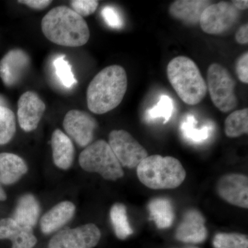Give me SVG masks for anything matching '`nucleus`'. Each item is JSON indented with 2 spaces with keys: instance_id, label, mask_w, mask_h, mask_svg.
<instances>
[{
  "instance_id": "1",
  "label": "nucleus",
  "mask_w": 248,
  "mask_h": 248,
  "mask_svg": "<svg viewBox=\"0 0 248 248\" xmlns=\"http://www.w3.org/2000/svg\"><path fill=\"white\" fill-rule=\"evenodd\" d=\"M127 89L128 77L123 67H106L90 82L86 93L88 108L97 115L107 113L120 105Z\"/></svg>"
},
{
  "instance_id": "2",
  "label": "nucleus",
  "mask_w": 248,
  "mask_h": 248,
  "mask_svg": "<svg viewBox=\"0 0 248 248\" xmlns=\"http://www.w3.org/2000/svg\"><path fill=\"white\" fill-rule=\"evenodd\" d=\"M41 28L49 41L62 46H82L90 39L86 20L67 6L50 10L42 19Z\"/></svg>"
},
{
  "instance_id": "3",
  "label": "nucleus",
  "mask_w": 248,
  "mask_h": 248,
  "mask_svg": "<svg viewBox=\"0 0 248 248\" xmlns=\"http://www.w3.org/2000/svg\"><path fill=\"white\" fill-rule=\"evenodd\" d=\"M167 77L178 96L188 105L200 104L206 95V81L195 62L187 57L173 58L168 64Z\"/></svg>"
},
{
  "instance_id": "4",
  "label": "nucleus",
  "mask_w": 248,
  "mask_h": 248,
  "mask_svg": "<svg viewBox=\"0 0 248 248\" xmlns=\"http://www.w3.org/2000/svg\"><path fill=\"white\" fill-rule=\"evenodd\" d=\"M136 169L140 182L153 190L176 188L182 185L186 177L182 163L170 156H148Z\"/></svg>"
},
{
  "instance_id": "5",
  "label": "nucleus",
  "mask_w": 248,
  "mask_h": 248,
  "mask_svg": "<svg viewBox=\"0 0 248 248\" xmlns=\"http://www.w3.org/2000/svg\"><path fill=\"white\" fill-rule=\"evenodd\" d=\"M79 163L84 170L97 173L106 180L116 181L124 175L122 165L105 140H97L86 147L79 155Z\"/></svg>"
},
{
  "instance_id": "6",
  "label": "nucleus",
  "mask_w": 248,
  "mask_h": 248,
  "mask_svg": "<svg viewBox=\"0 0 248 248\" xmlns=\"http://www.w3.org/2000/svg\"><path fill=\"white\" fill-rule=\"evenodd\" d=\"M206 84L212 102L221 112L226 113L237 107L236 81L226 68L219 63H212L207 72Z\"/></svg>"
},
{
  "instance_id": "7",
  "label": "nucleus",
  "mask_w": 248,
  "mask_h": 248,
  "mask_svg": "<svg viewBox=\"0 0 248 248\" xmlns=\"http://www.w3.org/2000/svg\"><path fill=\"white\" fill-rule=\"evenodd\" d=\"M240 16V11L232 2L213 3L202 13L201 28L205 33L221 35L234 27L239 20Z\"/></svg>"
},
{
  "instance_id": "8",
  "label": "nucleus",
  "mask_w": 248,
  "mask_h": 248,
  "mask_svg": "<svg viewBox=\"0 0 248 248\" xmlns=\"http://www.w3.org/2000/svg\"><path fill=\"white\" fill-rule=\"evenodd\" d=\"M108 143L122 166L128 169H137L148 156L144 147L124 130L111 131Z\"/></svg>"
},
{
  "instance_id": "9",
  "label": "nucleus",
  "mask_w": 248,
  "mask_h": 248,
  "mask_svg": "<svg viewBox=\"0 0 248 248\" xmlns=\"http://www.w3.org/2000/svg\"><path fill=\"white\" fill-rule=\"evenodd\" d=\"M102 236L100 230L94 223H87L59 231L48 243V248H93Z\"/></svg>"
},
{
  "instance_id": "10",
  "label": "nucleus",
  "mask_w": 248,
  "mask_h": 248,
  "mask_svg": "<svg viewBox=\"0 0 248 248\" xmlns=\"http://www.w3.org/2000/svg\"><path fill=\"white\" fill-rule=\"evenodd\" d=\"M63 126L67 135L78 146L86 148L92 143L98 123L88 112L71 110L65 115Z\"/></svg>"
},
{
  "instance_id": "11",
  "label": "nucleus",
  "mask_w": 248,
  "mask_h": 248,
  "mask_svg": "<svg viewBox=\"0 0 248 248\" xmlns=\"http://www.w3.org/2000/svg\"><path fill=\"white\" fill-rule=\"evenodd\" d=\"M218 196L228 203L239 208H248V178L242 174L222 176L217 184Z\"/></svg>"
},
{
  "instance_id": "12",
  "label": "nucleus",
  "mask_w": 248,
  "mask_h": 248,
  "mask_svg": "<svg viewBox=\"0 0 248 248\" xmlns=\"http://www.w3.org/2000/svg\"><path fill=\"white\" fill-rule=\"evenodd\" d=\"M46 110L45 102L33 91L23 93L17 102V118L19 126L29 133L38 127Z\"/></svg>"
},
{
  "instance_id": "13",
  "label": "nucleus",
  "mask_w": 248,
  "mask_h": 248,
  "mask_svg": "<svg viewBox=\"0 0 248 248\" xmlns=\"http://www.w3.org/2000/svg\"><path fill=\"white\" fill-rule=\"evenodd\" d=\"M31 63L27 52L14 48L8 52L0 60V78L5 86L13 87L22 79Z\"/></svg>"
},
{
  "instance_id": "14",
  "label": "nucleus",
  "mask_w": 248,
  "mask_h": 248,
  "mask_svg": "<svg viewBox=\"0 0 248 248\" xmlns=\"http://www.w3.org/2000/svg\"><path fill=\"white\" fill-rule=\"evenodd\" d=\"M205 219L195 209L187 210L176 230L175 238L186 244H202L208 237Z\"/></svg>"
},
{
  "instance_id": "15",
  "label": "nucleus",
  "mask_w": 248,
  "mask_h": 248,
  "mask_svg": "<svg viewBox=\"0 0 248 248\" xmlns=\"http://www.w3.org/2000/svg\"><path fill=\"white\" fill-rule=\"evenodd\" d=\"M9 239L12 248H33L37 243L33 230L22 226L13 218L0 220V240Z\"/></svg>"
},
{
  "instance_id": "16",
  "label": "nucleus",
  "mask_w": 248,
  "mask_h": 248,
  "mask_svg": "<svg viewBox=\"0 0 248 248\" xmlns=\"http://www.w3.org/2000/svg\"><path fill=\"white\" fill-rule=\"evenodd\" d=\"M76 205L69 201H63L50 209L40 219V228L45 234L58 231L74 217Z\"/></svg>"
},
{
  "instance_id": "17",
  "label": "nucleus",
  "mask_w": 248,
  "mask_h": 248,
  "mask_svg": "<svg viewBox=\"0 0 248 248\" xmlns=\"http://www.w3.org/2000/svg\"><path fill=\"white\" fill-rule=\"evenodd\" d=\"M211 4V1L207 0H177L170 6L169 13L184 24L197 25L204 10Z\"/></svg>"
},
{
  "instance_id": "18",
  "label": "nucleus",
  "mask_w": 248,
  "mask_h": 248,
  "mask_svg": "<svg viewBox=\"0 0 248 248\" xmlns=\"http://www.w3.org/2000/svg\"><path fill=\"white\" fill-rule=\"evenodd\" d=\"M51 148L55 166L64 170L69 169L75 157V147L71 139L60 129H56L52 134Z\"/></svg>"
},
{
  "instance_id": "19",
  "label": "nucleus",
  "mask_w": 248,
  "mask_h": 248,
  "mask_svg": "<svg viewBox=\"0 0 248 248\" xmlns=\"http://www.w3.org/2000/svg\"><path fill=\"white\" fill-rule=\"evenodd\" d=\"M28 166L24 159L14 153H0V183L12 185L20 180L28 172Z\"/></svg>"
},
{
  "instance_id": "20",
  "label": "nucleus",
  "mask_w": 248,
  "mask_h": 248,
  "mask_svg": "<svg viewBox=\"0 0 248 248\" xmlns=\"http://www.w3.org/2000/svg\"><path fill=\"white\" fill-rule=\"evenodd\" d=\"M40 205L37 198L31 194H26L18 201L13 218L19 224L33 229L40 218Z\"/></svg>"
},
{
  "instance_id": "21",
  "label": "nucleus",
  "mask_w": 248,
  "mask_h": 248,
  "mask_svg": "<svg viewBox=\"0 0 248 248\" xmlns=\"http://www.w3.org/2000/svg\"><path fill=\"white\" fill-rule=\"evenodd\" d=\"M151 219L159 229H166L172 226L174 210L172 202L167 198H155L148 204Z\"/></svg>"
},
{
  "instance_id": "22",
  "label": "nucleus",
  "mask_w": 248,
  "mask_h": 248,
  "mask_svg": "<svg viewBox=\"0 0 248 248\" xmlns=\"http://www.w3.org/2000/svg\"><path fill=\"white\" fill-rule=\"evenodd\" d=\"M110 218L116 236L119 239H126L133 234V228L129 223L126 207L124 204H114L110 208Z\"/></svg>"
},
{
  "instance_id": "23",
  "label": "nucleus",
  "mask_w": 248,
  "mask_h": 248,
  "mask_svg": "<svg viewBox=\"0 0 248 248\" xmlns=\"http://www.w3.org/2000/svg\"><path fill=\"white\" fill-rule=\"evenodd\" d=\"M225 133L230 138H239L248 133V109L232 112L225 121Z\"/></svg>"
},
{
  "instance_id": "24",
  "label": "nucleus",
  "mask_w": 248,
  "mask_h": 248,
  "mask_svg": "<svg viewBox=\"0 0 248 248\" xmlns=\"http://www.w3.org/2000/svg\"><path fill=\"white\" fill-rule=\"evenodd\" d=\"M197 120L193 116L187 115L181 125V130L186 140L195 143H202L208 138L212 128L206 125L197 128Z\"/></svg>"
},
{
  "instance_id": "25",
  "label": "nucleus",
  "mask_w": 248,
  "mask_h": 248,
  "mask_svg": "<svg viewBox=\"0 0 248 248\" xmlns=\"http://www.w3.org/2000/svg\"><path fill=\"white\" fill-rule=\"evenodd\" d=\"M16 132V119L9 108L0 107V145L9 143Z\"/></svg>"
},
{
  "instance_id": "26",
  "label": "nucleus",
  "mask_w": 248,
  "mask_h": 248,
  "mask_svg": "<svg viewBox=\"0 0 248 248\" xmlns=\"http://www.w3.org/2000/svg\"><path fill=\"white\" fill-rule=\"evenodd\" d=\"M215 248H248L247 235L241 233L219 232L214 237Z\"/></svg>"
},
{
  "instance_id": "27",
  "label": "nucleus",
  "mask_w": 248,
  "mask_h": 248,
  "mask_svg": "<svg viewBox=\"0 0 248 248\" xmlns=\"http://www.w3.org/2000/svg\"><path fill=\"white\" fill-rule=\"evenodd\" d=\"M53 66L59 81L66 89H71L78 83L72 71L71 65L65 60L64 55H61L55 59L53 62Z\"/></svg>"
},
{
  "instance_id": "28",
  "label": "nucleus",
  "mask_w": 248,
  "mask_h": 248,
  "mask_svg": "<svg viewBox=\"0 0 248 248\" xmlns=\"http://www.w3.org/2000/svg\"><path fill=\"white\" fill-rule=\"evenodd\" d=\"M174 106L172 99L168 96H161L155 107L147 110L146 118L149 120L164 119V124L167 123L172 115Z\"/></svg>"
},
{
  "instance_id": "29",
  "label": "nucleus",
  "mask_w": 248,
  "mask_h": 248,
  "mask_svg": "<svg viewBox=\"0 0 248 248\" xmlns=\"http://www.w3.org/2000/svg\"><path fill=\"white\" fill-rule=\"evenodd\" d=\"M72 10L84 18L95 12L99 6L96 0H73L71 1Z\"/></svg>"
},
{
  "instance_id": "30",
  "label": "nucleus",
  "mask_w": 248,
  "mask_h": 248,
  "mask_svg": "<svg viewBox=\"0 0 248 248\" xmlns=\"http://www.w3.org/2000/svg\"><path fill=\"white\" fill-rule=\"evenodd\" d=\"M104 21L112 29H120L124 26V20L118 11L112 6H105L102 10Z\"/></svg>"
},
{
  "instance_id": "31",
  "label": "nucleus",
  "mask_w": 248,
  "mask_h": 248,
  "mask_svg": "<svg viewBox=\"0 0 248 248\" xmlns=\"http://www.w3.org/2000/svg\"><path fill=\"white\" fill-rule=\"evenodd\" d=\"M236 73L238 79L244 83L248 84V53L245 52L238 58L236 63Z\"/></svg>"
},
{
  "instance_id": "32",
  "label": "nucleus",
  "mask_w": 248,
  "mask_h": 248,
  "mask_svg": "<svg viewBox=\"0 0 248 248\" xmlns=\"http://www.w3.org/2000/svg\"><path fill=\"white\" fill-rule=\"evenodd\" d=\"M21 4L27 5L29 7L35 10H44L51 4L50 0H23L18 1Z\"/></svg>"
},
{
  "instance_id": "33",
  "label": "nucleus",
  "mask_w": 248,
  "mask_h": 248,
  "mask_svg": "<svg viewBox=\"0 0 248 248\" xmlns=\"http://www.w3.org/2000/svg\"><path fill=\"white\" fill-rule=\"evenodd\" d=\"M236 42L240 45H247L248 43V24H244L239 28L235 35Z\"/></svg>"
},
{
  "instance_id": "34",
  "label": "nucleus",
  "mask_w": 248,
  "mask_h": 248,
  "mask_svg": "<svg viewBox=\"0 0 248 248\" xmlns=\"http://www.w3.org/2000/svg\"><path fill=\"white\" fill-rule=\"evenodd\" d=\"M232 4L234 5L235 8L239 11H244L248 9V0H234L232 1Z\"/></svg>"
},
{
  "instance_id": "35",
  "label": "nucleus",
  "mask_w": 248,
  "mask_h": 248,
  "mask_svg": "<svg viewBox=\"0 0 248 248\" xmlns=\"http://www.w3.org/2000/svg\"><path fill=\"white\" fill-rule=\"evenodd\" d=\"M7 198L6 192H4V189L1 187V183H0V201H5Z\"/></svg>"
},
{
  "instance_id": "36",
  "label": "nucleus",
  "mask_w": 248,
  "mask_h": 248,
  "mask_svg": "<svg viewBox=\"0 0 248 248\" xmlns=\"http://www.w3.org/2000/svg\"><path fill=\"white\" fill-rule=\"evenodd\" d=\"M0 107H8L7 100L4 96L1 95V94H0Z\"/></svg>"
},
{
  "instance_id": "37",
  "label": "nucleus",
  "mask_w": 248,
  "mask_h": 248,
  "mask_svg": "<svg viewBox=\"0 0 248 248\" xmlns=\"http://www.w3.org/2000/svg\"><path fill=\"white\" fill-rule=\"evenodd\" d=\"M199 248L197 247H187V248Z\"/></svg>"
}]
</instances>
